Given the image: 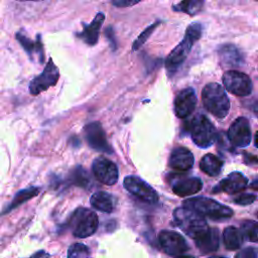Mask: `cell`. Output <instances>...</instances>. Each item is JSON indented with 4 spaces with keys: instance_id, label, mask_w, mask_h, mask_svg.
Instances as JSON below:
<instances>
[{
    "instance_id": "obj_1",
    "label": "cell",
    "mask_w": 258,
    "mask_h": 258,
    "mask_svg": "<svg viewBox=\"0 0 258 258\" xmlns=\"http://www.w3.org/2000/svg\"><path fill=\"white\" fill-rule=\"evenodd\" d=\"M202 30V25L200 23H190L185 29L183 38L168 53L165 59V70L169 78H172L175 75V73L179 70V68L182 66V63L188 56L191 47L201 38Z\"/></svg>"
},
{
    "instance_id": "obj_2",
    "label": "cell",
    "mask_w": 258,
    "mask_h": 258,
    "mask_svg": "<svg viewBox=\"0 0 258 258\" xmlns=\"http://www.w3.org/2000/svg\"><path fill=\"white\" fill-rule=\"evenodd\" d=\"M173 220L176 226L191 239L202 237L209 226L202 215L186 207H180L173 211Z\"/></svg>"
},
{
    "instance_id": "obj_3",
    "label": "cell",
    "mask_w": 258,
    "mask_h": 258,
    "mask_svg": "<svg viewBox=\"0 0 258 258\" xmlns=\"http://www.w3.org/2000/svg\"><path fill=\"white\" fill-rule=\"evenodd\" d=\"M202 101L204 107L217 118H224L229 113V98L224 88L218 83H209L204 87Z\"/></svg>"
},
{
    "instance_id": "obj_4",
    "label": "cell",
    "mask_w": 258,
    "mask_h": 258,
    "mask_svg": "<svg viewBox=\"0 0 258 258\" xmlns=\"http://www.w3.org/2000/svg\"><path fill=\"white\" fill-rule=\"evenodd\" d=\"M182 205L183 207L196 211L203 217L205 216L212 220H226L231 218L234 214L229 207L205 197L187 199L183 201Z\"/></svg>"
},
{
    "instance_id": "obj_5",
    "label": "cell",
    "mask_w": 258,
    "mask_h": 258,
    "mask_svg": "<svg viewBox=\"0 0 258 258\" xmlns=\"http://www.w3.org/2000/svg\"><path fill=\"white\" fill-rule=\"evenodd\" d=\"M98 216L87 208L76 209L69 219V226L75 237L87 238L92 236L98 229Z\"/></svg>"
},
{
    "instance_id": "obj_6",
    "label": "cell",
    "mask_w": 258,
    "mask_h": 258,
    "mask_svg": "<svg viewBox=\"0 0 258 258\" xmlns=\"http://www.w3.org/2000/svg\"><path fill=\"white\" fill-rule=\"evenodd\" d=\"M194 143L201 148L212 146L217 139V131L213 123L205 115H197L188 125Z\"/></svg>"
},
{
    "instance_id": "obj_7",
    "label": "cell",
    "mask_w": 258,
    "mask_h": 258,
    "mask_svg": "<svg viewBox=\"0 0 258 258\" xmlns=\"http://www.w3.org/2000/svg\"><path fill=\"white\" fill-rule=\"evenodd\" d=\"M222 82L226 90L233 95L245 97L252 93V81L245 73L235 70L227 71L222 77Z\"/></svg>"
},
{
    "instance_id": "obj_8",
    "label": "cell",
    "mask_w": 258,
    "mask_h": 258,
    "mask_svg": "<svg viewBox=\"0 0 258 258\" xmlns=\"http://www.w3.org/2000/svg\"><path fill=\"white\" fill-rule=\"evenodd\" d=\"M59 79V70L53 62L52 58L49 57L41 74L36 76L29 83V93L36 96L48 88L56 85Z\"/></svg>"
},
{
    "instance_id": "obj_9",
    "label": "cell",
    "mask_w": 258,
    "mask_h": 258,
    "mask_svg": "<svg viewBox=\"0 0 258 258\" xmlns=\"http://www.w3.org/2000/svg\"><path fill=\"white\" fill-rule=\"evenodd\" d=\"M123 185L128 192L145 203L155 204L158 202V195L155 189H153L147 182L137 176H126L124 178Z\"/></svg>"
},
{
    "instance_id": "obj_10",
    "label": "cell",
    "mask_w": 258,
    "mask_h": 258,
    "mask_svg": "<svg viewBox=\"0 0 258 258\" xmlns=\"http://www.w3.org/2000/svg\"><path fill=\"white\" fill-rule=\"evenodd\" d=\"M228 139L235 147H246L251 142V127L245 117H238L228 130Z\"/></svg>"
},
{
    "instance_id": "obj_11",
    "label": "cell",
    "mask_w": 258,
    "mask_h": 258,
    "mask_svg": "<svg viewBox=\"0 0 258 258\" xmlns=\"http://www.w3.org/2000/svg\"><path fill=\"white\" fill-rule=\"evenodd\" d=\"M85 137L88 144L95 150L105 152L108 154L112 153V148L107 141L105 131L100 122H91L84 127Z\"/></svg>"
},
{
    "instance_id": "obj_12",
    "label": "cell",
    "mask_w": 258,
    "mask_h": 258,
    "mask_svg": "<svg viewBox=\"0 0 258 258\" xmlns=\"http://www.w3.org/2000/svg\"><path fill=\"white\" fill-rule=\"evenodd\" d=\"M92 170L95 177L107 185L115 184L118 180V168L116 164L106 157H97L92 163Z\"/></svg>"
},
{
    "instance_id": "obj_13",
    "label": "cell",
    "mask_w": 258,
    "mask_h": 258,
    "mask_svg": "<svg viewBox=\"0 0 258 258\" xmlns=\"http://www.w3.org/2000/svg\"><path fill=\"white\" fill-rule=\"evenodd\" d=\"M158 241L161 249L171 256L180 255L188 250V245L184 238L173 231H161L158 234Z\"/></svg>"
},
{
    "instance_id": "obj_14",
    "label": "cell",
    "mask_w": 258,
    "mask_h": 258,
    "mask_svg": "<svg viewBox=\"0 0 258 258\" xmlns=\"http://www.w3.org/2000/svg\"><path fill=\"white\" fill-rule=\"evenodd\" d=\"M197 95L192 88L181 90L174 99V113L178 118L188 117L197 106Z\"/></svg>"
},
{
    "instance_id": "obj_15",
    "label": "cell",
    "mask_w": 258,
    "mask_h": 258,
    "mask_svg": "<svg viewBox=\"0 0 258 258\" xmlns=\"http://www.w3.org/2000/svg\"><path fill=\"white\" fill-rule=\"evenodd\" d=\"M105 14L103 12H99L96 14L94 19L91 23L86 24L83 23V30L81 32H78L76 35L82 39L86 44L93 46L98 42L100 30L102 27V24L105 21Z\"/></svg>"
},
{
    "instance_id": "obj_16",
    "label": "cell",
    "mask_w": 258,
    "mask_h": 258,
    "mask_svg": "<svg viewBox=\"0 0 258 258\" xmlns=\"http://www.w3.org/2000/svg\"><path fill=\"white\" fill-rule=\"evenodd\" d=\"M15 37L31 60H33V56L36 55L38 57L39 63L44 62V48H43V43L41 41L40 34L36 35L35 40H31L29 37L24 35L22 32L18 31L15 34Z\"/></svg>"
},
{
    "instance_id": "obj_17",
    "label": "cell",
    "mask_w": 258,
    "mask_h": 258,
    "mask_svg": "<svg viewBox=\"0 0 258 258\" xmlns=\"http://www.w3.org/2000/svg\"><path fill=\"white\" fill-rule=\"evenodd\" d=\"M248 184V179L245 175L240 172H231L225 178H223L220 183L214 188L213 192L224 191L229 195L237 194L243 190Z\"/></svg>"
},
{
    "instance_id": "obj_18",
    "label": "cell",
    "mask_w": 258,
    "mask_h": 258,
    "mask_svg": "<svg viewBox=\"0 0 258 258\" xmlns=\"http://www.w3.org/2000/svg\"><path fill=\"white\" fill-rule=\"evenodd\" d=\"M220 62L227 68H239L244 63V56L240 49L231 43H226L218 48Z\"/></svg>"
},
{
    "instance_id": "obj_19",
    "label": "cell",
    "mask_w": 258,
    "mask_h": 258,
    "mask_svg": "<svg viewBox=\"0 0 258 258\" xmlns=\"http://www.w3.org/2000/svg\"><path fill=\"white\" fill-rule=\"evenodd\" d=\"M195 162L192 153L184 147L174 148L169 156V166L176 171L189 170Z\"/></svg>"
},
{
    "instance_id": "obj_20",
    "label": "cell",
    "mask_w": 258,
    "mask_h": 258,
    "mask_svg": "<svg viewBox=\"0 0 258 258\" xmlns=\"http://www.w3.org/2000/svg\"><path fill=\"white\" fill-rule=\"evenodd\" d=\"M171 187L178 197H188L202 189L203 181L199 177H177L172 180Z\"/></svg>"
},
{
    "instance_id": "obj_21",
    "label": "cell",
    "mask_w": 258,
    "mask_h": 258,
    "mask_svg": "<svg viewBox=\"0 0 258 258\" xmlns=\"http://www.w3.org/2000/svg\"><path fill=\"white\" fill-rule=\"evenodd\" d=\"M197 248L203 253L208 254L219 249L220 234L216 228H209V230L200 238L195 240Z\"/></svg>"
},
{
    "instance_id": "obj_22",
    "label": "cell",
    "mask_w": 258,
    "mask_h": 258,
    "mask_svg": "<svg viewBox=\"0 0 258 258\" xmlns=\"http://www.w3.org/2000/svg\"><path fill=\"white\" fill-rule=\"evenodd\" d=\"M39 191H40V188L38 186H29V187H26V188H23V189L17 191L15 194V196L13 197L12 201L1 211L0 216L9 214L10 212L17 209L22 204H24L27 201L31 200L32 198L36 197L39 194Z\"/></svg>"
},
{
    "instance_id": "obj_23",
    "label": "cell",
    "mask_w": 258,
    "mask_h": 258,
    "mask_svg": "<svg viewBox=\"0 0 258 258\" xmlns=\"http://www.w3.org/2000/svg\"><path fill=\"white\" fill-rule=\"evenodd\" d=\"M91 206L104 213H112L115 209V198L106 191H97L90 199Z\"/></svg>"
},
{
    "instance_id": "obj_24",
    "label": "cell",
    "mask_w": 258,
    "mask_h": 258,
    "mask_svg": "<svg viewBox=\"0 0 258 258\" xmlns=\"http://www.w3.org/2000/svg\"><path fill=\"white\" fill-rule=\"evenodd\" d=\"M223 239L225 247L228 250H237L242 246L244 242V237L241 231L233 226L227 227L224 230Z\"/></svg>"
},
{
    "instance_id": "obj_25",
    "label": "cell",
    "mask_w": 258,
    "mask_h": 258,
    "mask_svg": "<svg viewBox=\"0 0 258 258\" xmlns=\"http://www.w3.org/2000/svg\"><path fill=\"white\" fill-rule=\"evenodd\" d=\"M223 164V160H221L216 155L206 154L200 162V167L206 174L210 176H216L221 172Z\"/></svg>"
},
{
    "instance_id": "obj_26",
    "label": "cell",
    "mask_w": 258,
    "mask_h": 258,
    "mask_svg": "<svg viewBox=\"0 0 258 258\" xmlns=\"http://www.w3.org/2000/svg\"><path fill=\"white\" fill-rule=\"evenodd\" d=\"M204 4L205 0H181L177 4L172 5V10L194 16L203 10Z\"/></svg>"
},
{
    "instance_id": "obj_27",
    "label": "cell",
    "mask_w": 258,
    "mask_h": 258,
    "mask_svg": "<svg viewBox=\"0 0 258 258\" xmlns=\"http://www.w3.org/2000/svg\"><path fill=\"white\" fill-rule=\"evenodd\" d=\"M160 23H161V21H160V20H157V21L153 22L152 24H150L149 26H147V27L139 34V36L133 41V43H132V50H133V51L138 50V49L147 41V39L150 37V35L153 33V31L160 25Z\"/></svg>"
},
{
    "instance_id": "obj_28",
    "label": "cell",
    "mask_w": 258,
    "mask_h": 258,
    "mask_svg": "<svg viewBox=\"0 0 258 258\" xmlns=\"http://www.w3.org/2000/svg\"><path fill=\"white\" fill-rule=\"evenodd\" d=\"M257 230L258 225L255 221H245L241 225V233L243 237H246L251 242H257Z\"/></svg>"
},
{
    "instance_id": "obj_29",
    "label": "cell",
    "mask_w": 258,
    "mask_h": 258,
    "mask_svg": "<svg viewBox=\"0 0 258 258\" xmlns=\"http://www.w3.org/2000/svg\"><path fill=\"white\" fill-rule=\"evenodd\" d=\"M68 258H91L90 250L82 243H75L68 250Z\"/></svg>"
},
{
    "instance_id": "obj_30",
    "label": "cell",
    "mask_w": 258,
    "mask_h": 258,
    "mask_svg": "<svg viewBox=\"0 0 258 258\" xmlns=\"http://www.w3.org/2000/svg\"><path fill=\"white\" fill-rule=\"evenodd\" d=\"M72 180L75 184L85 187L90 182V177L88 176L87 171L82 166H78L74 170V173L72 175Z\"/></svg>"
},
{
    "instance_id": "obj_31",
    "label": "cell",
    "mask_w": 258,
    "mask_h": 258,
    "mask_svg": "<svg viewBox=\"0 0 258 258\" xmlns=\"http://www.w3.org/2000/svg\"><path fill=\"white\" fill-rule=\"evenodd\" d=\"M256 198H257L256 195H253V194H243V195L237 197L234 200V202L241 206H247V205L254 203L256 201Z\"/></svg>"
},
{
    "instance_id": "obj_32",
    "label": "cell",
    "mask_w": 258,
    "mask_h": 258,
    "mask_svg": "<svg viewBox=\"0 0 258 258\" xmlns=\"http://www.w3.org/2000/svg\"><path fill=\"white\" fill-rule=\"evenodd\" d=\"M105 36H106V38L108 39L112 50L115 51V50L117 49L118 45H117V40H116V37H115L114 28H113L112 26H108V27L105 29Z\"/></svg>"
},
{
    "instance_id": "obj_33",
    "label": "cell",
    "mask_w": 258,
    "mask_h": 258,
    "mask_svg": "<svg viewBox=\"0 0 258 258\" xmlns=\"http://www.w3.org/2000/svg\"><path fill=\"white\" fill-rule=\"evenodd\" d=\"M235 258H257V249L253 247L245 248L238 252Z\"/></svg>"
},
{
    "instance_id": "obj_34",
    "label": "cell",
    "mask_w": 258,
    "mask_h": 258,
    "mask_svg": "<svg viewBox=\"0 0 258 258\" xmlns=\"http://www.w3.org/2000/svg\"><path fill=\"white\" fill-rule=\"evenodd\" d=\"M142 0H111V4L120 7V8H127L136 5L137 3L141 2Z\"/></svg>"
},
{
    "instance_id": "obj_35",
    "label": "cell",
    "mask_w": 258,
    "mask_h": 258,
    "mask_svg": "<svg viewBox=\"0 0 258 258\" xmlns=\"http://www.w3.org/2000/svg\"><path fill=\"white\" fill-rule=\"evenodd\" d=\"M48 257H49L48 253H46L43 250H39V251L33 253L29 258H48Z\"/></svg>"
},
{
    "instance_id": "obj_36",
    "label": "cell",
    "mask_w": 258,
    "mask_h": 258,
    "mask_svg": "<svg viewBox=\"0 0 258 258\" xmlns=\"http://www.w3.org/2000/svg\"><path fill=\"white\" fill-rule=\"evenodd\" d=\"M176 258H195L194 256H189V255H177Z\"/></svg>"
},
{
    "instance_id": "obj_37",
    "label": "cell",
    "mask_w": 258,
    "mask_h": 258,
    "mask_svg": "<svg viewBox=\"0 0 258 258\" xmlns=\"http://www.w3.org/2000/svg\"><path fill=\"white\" fill-rule=\"evenodd\" d=\"M252 186L254 187V189L256 190L257 189V180H254V182H253V184H252Z\"/></svg>"
},
{
    "instance_id": "obj_38",
    "label": "cell",
    "mask_w": 258,
    "mask_h": 258,
    "mask_svg": "<svg viewBox=\"0 0 258 258\" xmlns=\"http://www.w3.org/2000/svg\"><path fill=\"white\" fill-rule=\"evenodd\" d=\"M18 1H42V0H18Z\"/></svg>"
},
{
    "instance_id": "obj_39",
    "label": "cell",
    "mask_w": 258,
    "mask_h": 258,
    "mask_svg": "<svg viewBox=\"0 0 258 258\" xmlns=\"http://www.w3.org/2000/svg\"><path fill=\"white\" fill-rule=\"evenodd\" d=\"M209 258H224V257H220V256H212V257H209Z\"/></svg>"
},
{
    "instance_id": "obj_40",
    "label": "cell",
    "mask_w": 258,
    "mask_h": 258,
    "mask_svg": "<svg viewBox=\"0 0 258 258\" xmlns=\"http://www.w3.org/2000/svg\"><path fill=\"white\" fill-rule=\"evenodd\" d=\"M254 1H257V0H254Z\"/></svg>"
}]
</instances>
